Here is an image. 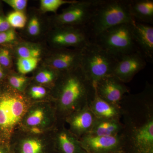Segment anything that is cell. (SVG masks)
<instances>
[{"mask_svg":"<svg viewBox=\"0 0 153 153\" xmlns=\"http://www.w3.org/2000/svg\"><path fill=\"white\" fill-rule=\"evenodd\" d=\"M38 58H26L19 57L17 67L20 73L26 74L33 71L37 67Z\"/></svg>","mask_w":153,"mask_h":153,"instance_id":"d6986e66","label":"cell"},{"mask_svg":"<svg viewBox=\"0 0 153 153\" xmlns=\"http://www.w3.org/2000/svg\"><path fill=\"white\" fill-rule=\"evenodd\" d=\"M0 153H13L9 149L4 147H0Z\"/></svg>","mask_w":153,"mask_h":153,"instance_id":"1f68e13d","label":"cell"},{"mask_svg":"<svg viewBox=\"0 0 153 153\" xmlns=\"http://www.w3.org/2000/svg\"><path fill=\"white\" fill-rule=\"evenodd\" d=\"M60 88V109L70 112L88 105L95 94L93 83L82 71L80 66L70 70Z\"/></svg>","mask_w":153,"mask_h":153,"instance_id":"3957f363","label":"cell"},{"mask_svg":"<svg viewBox=\"0 0 153 153\" xmlns=\"http://www.w3.org/2000/svg\"><path fill=\"white\" fill-rule=\"evenodd\" d=\"M4 73L3 72V70L2 68L1 67V66H0V79L2 78L3 76H4Z\"/></svg>","mask_w":153,"mask_h":153,"instance_id":"d6a6232c","label":"cell"},{"mask_svg":"<svg viewBox=\"0 0 153 153\" xmlns=\"http://www.w3.org/2000/svg\"><path fill=\"white\" fill-rule=\"evenodd\" d=\"M16 38V33L13 30H9L0 33V44L10 43L14 41Z\"/></svg>","mask_w":153,"mask_h":153,"instance_id":"4316f807","label":"cell"},{"mask_svg":"<svg viewBox=\"0 0 153 153\" xmlns=\"http://www.w3.org/2000/svg\"><path fill=\"white\" fill-rule=\"evenodd\" d=\"M4 1L13 8L15 11L22 12L26 8L27 4V0H5Z\"/></svg>","mask_w":153,"mask_h":153,"instance_id":"d4e9b609","label":"cell"},{"mask_svg":"<svg viewBox=\"0 0 153 153\" xmlns=\"http://www.w3.org/2000/svg\"><path fill=\"white\" fill-rule=\"evenodd\" d=\"M30 94L33 98L40 99L43 98L46 94V90L41 86H35L30 90Z\"/></svg>","mask_w":153,"mask_h":153,"instance_id":"f546056e","label":"cell"},{"mask_svg":"<svg viewBox=\"0 0 153 153\" xmlns=\"http://www.w3.org/2000/svg\"><path fill=\"white\" fill-rule=\"evenodd\" d=\"M129 0H96L91 18L85 29L90 41L110 28L135 22Z\"/></svg>","mask_w":153,"mask_h":153,"instance_id":"7a4b0ae2","label":"cell"},{"mask_svg":"<svg viewBox=\"0 0 153 153\" xmlns=\"http://www.w3.org/2000/svg\"><path fill=\"white\" fill-rule=\"evenodd\" d=\"M119 59L90 42L81 50L80 66L94 85L97 81L112 75Z\"/></svg>","mask_w":153,"mask_h":153,"instance_id":"277c9868","label":"cell"},{"mask_svg":"<svg viewBox=\"0 0 153 153\" xmlns=\"http://www.w3.org/2000/svg\"><path fill=\"white\" fill-rule=\"evenodd\" d=\"M96 0L75 1L56 18L60 26L84 27L87 25L93 13Z\"/></svg>","mask_w":153,"mask_h":153,"instance_id":"8992f818","label":"cell"},{"mask_svg":"<svg viewBox=\"0 0 153 153\" xmlns=\"http://www.w3.org/2000/svg\"><path fill=\"white\" fill-rule=\"evenodd\" d=\"M91 110L97 119H120V108L111 104L95 94L88 105Z\"/></svg>","mask_w":153,"mask_h":153,"instance_id":"5bb4252c","label":"cell"},{"mask_svg":"<svg viewBox=\"0 0 153 153\" xmlns=\"http://www.w3.org/2000/svg\"><path fill=\"white\" fill-rule=\"evenodd\" d=\"M123 128L120 119H96L88 134L99 136H112L120 134Z\"/></svg>","mask_w":153,"mask_h":153,"instance_id":"e0dca14e","label":"cell"},{"mask_svg":"<svg viewBox=\"0 0 153 153\" xmlns=\"http://www.w3.org/2000/svg\"><path fill=\"white\" fill-rule=\"evenodd\" d=\"M79 140L86 153H123L120 134L112 136H99L87 134L80 137Z\"/></svg>","mask_w":153,"mask_h":153,"instance_id":"ba28073f","label":"cell"},{"mask_svg":"<svg viewBox=\"0 0 153 153\" xmlns=\"http://www.w3.org/2000/svg\"><path fill=\"white\" fill-rule=\"evenodd\" d=\"M146 63L138 52L124 55L119 59L112 75L123 83L130 82L136 74L146 67Z\"/></svg>","mask_w":153,"mask_h":153,"instance_id":"8fae6325","label":"cell"},{"mask_svg":"<svg viewBox=\"0 0 153 153\" xmlns=\"http://www.w3.org/2000/svg\"><path fill=\"white\" fill-rule=\"evenodd\" d=\"M153 86L125 96L120 103L123 153H153Z\"/></svg>","mask_w":153,"mask_h":153,"instance_id":"6da1fadb","label":"cell"},{"mask_svg":"<svg viewBox=\"0 0 153 153\" xmlns=\"http://www.w3.org/2000/svg\"><path fill=\"white\" fill-rule=\"evenodd\" d=\"M19 57L26 58H38L41 54V51L38 48L21 46L17 49Z\"/></svg>","mask_w":153,"mask_h":153,"instance_id":"7402d4cb","label":"cell"},{"mask_svg":"<svg viewBox=\"0 0 153 153\" xmlns=\"http://www.w3.org/2000/svg\"></svg>","mask_w":153,"mask_h":153,"instance_id":"836d02e7","label":"cell"},{"mask_svg":"<svg viewBox=\"0 0 153 153\" xmlns=\"http://www.w3.org/2000/svg\"><path fill=\"white\" fill-rule=\"evenodd\" d=\"M40 23L36 17H33L30 20L28 26V31L31 36H36L40 33Z\"/></svg>","mask_w":153,"mask_h":153,"instance_id":"484cf974","label":"cell"},{"mask_svg":"<svg viewBox=\"0 0 153 153\" xmlns=\"http://www.w3.org/2000/svg\"><path fill=\"white\" fill-rule=\"evenodd\" d=\"M57 145L59 153H86L80 145L79 140L75 139L65 131L58 134Z\"/></svg>","mask_w":153,"mask_h":153,"instance_id":"ac0fdd59","label":"cell"},{"mask_svg":"<svg viewBox=\"0 0 153 153\" xmlns=\"http://www.w3.org/2000/svg\"><path fill=\"white\" fill-rule=\"evenodd\" d=\"M74 1L64 0H41V9L44 12H55L62 5L65 4H71Z\"/></svg>","mask_w":153,"mask_h":153,"instance_id":"44dd1931","label":"cell"},{"mask_svg":"<svg viewBox=\"0 0 153 153\" xmlns=\"http://www.w3.org/2000/svg\"><path fill=\"white\" fill-rule=\"evenodd\" d=\"M25 100L17 96L7 95L0 99V128L11 130L27 111Z\"/></svg>","mask_w":153,"mask_h":153,"instance_id":"52a82bcc","label":"cell"},{"mask_svg":"<svg viewBox=\"0 0 153 153\" xmlns=\"http://www.w3.org/2000/svg\"><path fill=\"white\" fill-rule=\"evenodd\" d=\"M88 105L76 111L69 120L71 130L80 137L90 133L96 120Z\"/></svg>","mask_w":153,"mask_h":153,"instance_id":"4fadbf2b","label":"cell"},{"mask_svg":"<svg viewBox=\"0 0 153 153\" xmlns=\"http://www.w3.org/2000/svg\"><path fill=\"white\" fill-rule=\"evenodd\" d=\"M63 26L52 37V42L58 47H74L82 49L90 42L84 27Z\"/></svg>","mask_w":153,"mask_h":153,"instance_id":"30bf717a","label":"cell"},{"mask_svg":"<svg viewBox=\"0 0 153 153\" xmlns=\"http://www.w3.org/2000/svg\"><path fill=\"white\" fill-rule=\"evenodd\" d=\"M131 14L135 22L152 25L153 0H129Z\"/></svg>","mask_w":153,"mask_h":153,"instance_id":"2e32d148","label":"cell"},{"mask_svg":"<svg viewBox=\"0 0 153 153\" xmlns=\"http://www.w3.org/2000/svg\"><path fill=\"white\" fill-rule=\"evenodd\" d=\"M11 57L7 49H3L0 51V66L8 67L11 65Z\"/></svg>","mask_w":153,"mask_h":153,"instance_id":"f1b7e54d","label":"cell"},{"mask_svg":"<svg viewBox=\"0 0 153 153\" xmlns=\"http://www.w3.org/2000/svg\"><path fill=\"white\" fill-rule=\"evenodd\" d=\"M10 25L6 19L0 16V33L10 30Z\"/></svg>","mask_w":153,"mask_h":153,"instance_id":"4dcf8cb0","label":"cell"},{"mask_svg":"<svg viewBox=\"0 0 153 153\" xmlns=\"http://www.w3.org/2000/svg\"><path fill=\"white\" fill-rule=\"evenodd\" d=\"M27 80L26 78L24 76H11L9 79L11 85L19 90H22Z\"/></svg>","mask_w":153,"mask_h":153,"instance_id":"83f0119b","label":"cell"},{"mask_svg":"<svg viewBox=\"0 0 153 153\" xmlns=\"http://www.w3.org/2000/svg\"><path fill=\"white\" fill-rule=\"evenodd\" d=\"M82 49L60 51L52 60V66L58 71H65L80 66Z\"/></svg>","mask_w":153,"mask_h":153,"instance_id":"9a60e30c","label":"cell"},{"mask_svg":"<svg viewBox=\"0 0 153 153\" xmlns=\"http://www.w3.org/2000/svg\"><path fill=\"white\" fill-rule=\"evenodd\" d=\"M94 85L96 93L100 98L120 108L123 99L129 93L125 83L113 75L102 78Z\"/></svg>","mask_w":153,"mask_h":153,"instance_id":"9c48e42d","label":"cell"},{"mask_svg":"<svg viewBox=\"0 0 153 153\" xmlns=\"http://www.w3.org/2000/svg\"><path fill=\"white\" fill-rule=\"evenodd\" d=\"M6 19L11 27L14 28H23L27 22V18L25 14L19 11H15L10 13Z\"/></svg>","mask_w":153,"mask_h":153,"instance_id":"ffe728a7","label":"cell"},{"mask_svg":"<svg viewBox=\"0 0 153 153\" xmlns=\"http://www.w3.org/2000/svg\"><path fill=\"white\" fill-rule=\"evenodd\" d=\"M132 24L110 28L91 41L119 59L124 55L138 52L133 37Z\"/></svg>","mask_w":153,"mask_h":153,"instance_id":"5b68a950","label":"cell"},{"mask_svg":"<svg viewBox=\"0 0 153 153\" xmlns=\"http://www.w3.org/2000/svg\"><path fill=\"white\" fill-rule=\"evenodd\" d=\"M55 77L54 72L51 71H43L39 72L36 76L37 82L41 83H47L51 82Z\"/></svg>","mask_w":153,"mask_h":153,"instance_id":"cb8c5ba5","label":"cell"},{"mask_svg":"<svg viewBox=\"0 0 153 153\" xmlns=\"http://www.w3.org/2000/svg\"><path fill=\"white\" fill-rule=\"evenodd\" d=\"M44 117V113L43 110L38 108L33 111L29 115L26 122L28 126H35L41 124Z\"/></svg>","mask_w":153,"mask_h":153,"instance_id":"603a6c76","label":"cell"},{"mask_svg":"<svg viewBox=\"0 0 153 153\" xmlns=\"http://www.w3.org/2000/svg\"><path fill=\"white\" fill-rule=\"evenodd\" d=\"M134 42L138 51L147 62H153L152 25L134 22L132 24Z\"/></svg>","mask_w":153,"mask_h":153,"instance_id":"7c38bea8","label":"cell"}]
</instances>
